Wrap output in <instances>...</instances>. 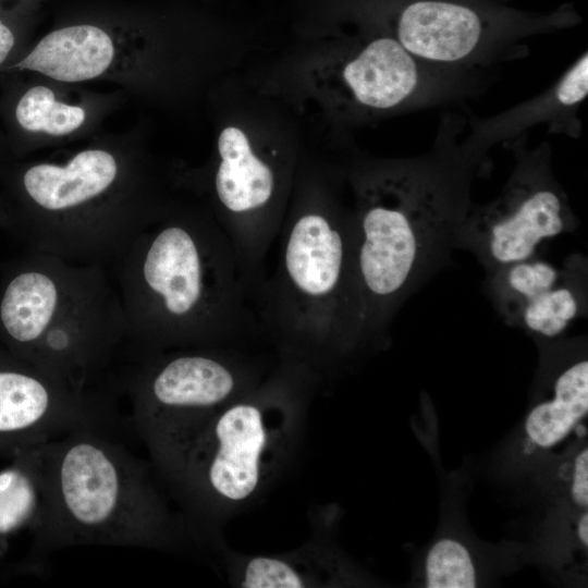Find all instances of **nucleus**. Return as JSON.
I'll return each instance as SVG.
<instances>
[{"mask_svg": "<svg viewBox=\"0 0 588 588\" xmlns=\"http://www.w3.org/2000/svg\"><path fill=\"white\" fill-rule=\"evenodd\" d=\"M7 225V211L2 196L0 195V230H4ZM1 268V262H0Z\"/></svg>", "mask_w": 588, "mask_h": 588, "instance_id": "23", "label": "nucleus"}, {"mask_svg": "<svg viewBox=\"0 0 588 588\" xmlns=\"http://www.w3.org/2000/svg\"><path fill=\"white\" fill-rule=\"evenodd\" d=\"M240 586L245 588L306 587L305 575L284 559L273 556L250 558L242 568Z\"/></svg>", "mask_w": 588, "mask_h": 588, "instance_id": "19", "label": "nucleus"}, {"mask_svg": "<svg viewBox=\"0 0 588 588\" xmlns=\"http://www.w3.org/2000/svg\"><path fill=\"white\" fill-rule=\"evenodd\" d=\"M588 413V362L580 359L555 379L553 397L536 405L525 420L528 440L549 449L564 440Z\"/></svg>", "mask_w": 588, "mask_h": 588, "instance_id": "15", "label": "nucleus"}, {"mask_svg": "<svg viewBox=\"0 0 588 588\" xmlns=\"http://www.w3.org/2000/svg\"><path fill=\"white\" fill-rule=\"evenodd\" d=\"M2 1L4 0H0V5H2L1 4ZM44 1H48V0H17L19 3L35 4V5H41Z\"/></svg>", "mask_w": 588, "mask_h": 588, "instance_id": "24", "label": "nucleus"}, {"mask_svg": "<svg viewBox=\"0 0 588 588\" xmlns=\"http://www.w3.org/2000/svg\"><path fill=\"white\" fill-rule=\"evenodd\" d=\"M145 135L136 122L64 155L12 160L0 175L4 230L25 250L110 269L174 203Z\"/></svg>", "mask_w": 588, "mask_h": 588, "instance_id": "1", "label": "nucleus"}, {"mask_svg": "<svg viewBox=\"0 0 588 588\" xmlns=\"http://www.w3.org/2000/svg\"><path fill=\"white\" fill-rule=\"evenodd\" d=\"M40 493L37 548H163L175 530L148 467L105 427L21 450Z\"/></svg>", "mask_w": 588, "mask_h": 588, "instance_id": "3", "label": "nucleus"}, {"mask_svg": "<svg viewBox=\"0 0 588 588\" xmlns=\"http://www.w3.org/2000/svg\"><path fill=\"white\" fill-rule=\"evenodd\" d=\"M110 269L130 353L264 336L235 250L208 208L174 200Z\"/></svg>", "mask_w": 588, "mask_h": 588, "instance_id": "2", "label": "nucleus"}, {"mask_svg": "<svg viewBox=\"0 0 588 588\" xmlns=\"http://www.w3.org/2000/svg\"><path fill=\"white\" fill-rule=\"evenodd\" d=\"M571 499L580 509L588 506V449L585 446L575 457L569 483Z\"/></svg>", "mask_w": 588, "mask_h": 588, "instance_id": "20", "label": "nucleus"}, {"mask_svg": "<svg viewBox=\"0 0 588 588\" xmlns=\"http://www.w3.org/2000/svg\"><path fill=\"white\" fill-rule=\"evenodd\" d=\"M109 269L25 250L0 268V344L48 371L117 298Z\"/></svg>", "mask_w": 588, "mask_h": 588, "instance_id": "7", "label": "nucleus"}, {"mask_svg": "<svg viewBox=\"0 0 588 588\" xmlns=\"http://www.w3.org/2000/svg\"><path fill=\"white\" fill-rule=\"evenodd\" d=\"M306 368L281 362L266 379L220 407L181 452L166 476L203 515L240 505L259 490L277 441L270 413L303 380Z\"/></svg>", "mask_w": 588, "mask_h": 588, "instance_id": "8", "label": "nucleus"}, {"mask_svg": "<svg viewBox=\"0 0 588 588\" xmlns=\"http://www.w3.org/2000/svg\"><path fill=\"white\" fill-rule=\"evenodd\" d=\"M111 391L75 387L0 344V443L24 450L82 427H105Z\"/></svg>", "mask_w": 588, "mask_h": 588, "instance_id": "11", "label": "nucleus"}, {"mask_svg": "<svg viewBox=\"0 0 588 588\" xmlns=\"http://www.w3.org/2000/svg\"><path fill=\"white\" fill-rule=\"evenodd\" d=\"M428 588H473L477 577L471 556L461 542L450 538L437 541L425 562Z\"/></svg>", "mask_w": 588, "mask_h": 588, "instance_id": "17", "label": "nucleus"}, {"mask_svg": "<svg viewBox=\"0 0 588 588\" xmlns=\"http://www.w3.org/2000/svg\"><path fill=\"white\" fill-rule=\"evenodd\" d=\"M576 534H577V538L580 544L587 548L588 547V513L586 510L578 519Z\"/></svg>", "mask_w": 588, "mask_h": 588, "instance_id": "21", "label": "nucleus"}, {"mask_svg": "<svg viewBox=\"0 0 588 588\" xmlns=\"http://www.w3.org/2000/svg\"><path fill=\"white\" fill-rule=\"evenodd\" d=\"M494 277L503 309L538 335H560L581 310L575 285L543 260L515 262L497 270Z\"/></svg>", "mask_w": 588, "mask_h": 588, "instance_id": "13", "label": "nucleus"}, {"mask_svg": "<svg viewBox=\"0 0 588 588\" xmlns=\"http://www.w3.org/2000/svg\"><path fill=\"white\" fill-rule=\"evenodd\" d=\"M497 16L466 0H404L393 36L417 61L458 64L479 52L498 30Z\"/></svg>", "mask_w": 588, "mask_h": 588, "instance_id": "12", "label": "nucleus"}, {"mask_svg": "<svg viewBox=\"0 0 588 588\" xmlns=\"http://www.w3.org/2000/svg\"><path fill=\"white\" fill-rule=\"evenodd\" d=\"M574 225L564 191L549 169L548 154L522 152L501 194L460 226L455 241L467 243L497 271L531 259L539 244Z\"/></svg>", "mask_w": 588, "mask_h": 588, "instance_id": "9", "label": "nucleus"}, {"mask_svg": "<svg viewBox=\"0 0 588 588\" xmlns=\"http://www.w3.org/2000/svg\"><path fill=\"white\" fill-rule=\"evenodd\" d=\"M39 5H0V72L20 58L34 37Z\"/></svg>", "mask_w": 588, "mask_h": 588, "instance_id": "18", "label": "nucleus"}, {"mask_svg": "<svg viewBox=\"0 0 588 588\" xmlns=\"http://www.w3.org/2000/svg\"><path fill=\"white\" fill-rule=\"evenodd\" d=\"M128 355L120 389L131 400L134 429L164 476L208 418L262 380L258 365L231 346Z\"/></svg>", "mask_w": 588, "mask_h": 588, "instance_id": "6", "label": "nucleus"}, {"mask_svg": "<svg viewBox=\"0 0 588 588\" xmlns=\"http://www.w3.org/2000/svg\"><path fill=\"white\" fill-rule=\"evenodd\" d=\"M353 213L308 203L281 222L253 303L281 360L318 375L356 345ZM269 258V257H268Z\"/></svg>", "mask_w": 588, "mask_h": 588, "instance_id": "4", "label": "nucleus"}, {"mask_svg": "<svg viewBox=\"0 0 588 588\" xmlns=\"http://www.w3.org/2000/svg\"><path fill=\"white\" fill-rule=\"evenodd\" d=\"M118 88L61 82L33 72L0 74V127L13 159L61 149L103 130L125 101Z\"/></svg>", "mask_w": 588, "mask_h": 588, "instance_id": "10", "label": "nucleus"}, {"mask_svg": "<svg viewBox=\"0 0 588 588\" xmlns=\"http://www.w3.org/2000/svg\"><path fill=\"white\" fill-rule=\"evenodd\" d=\"M353 99L370 109H392L421 87L418 61L391 36L371 39L342 70Z\"/></svg>", "mask_w": 588, "mask_h": 588, "instance_id": "14", "label": "nucleus"}, {"mask_svg": "<svg viewBox=\"0 0 588 588\" xmlns=\"http://www.w3.org/2000/svg\"><path fill=\"white\" fill-rule=\"evenodd\" d=\"M23 467L0 474V532H7L30 517L37 520L39 488L33 471L21 456Z\"/></svg>", "mask_w": 588, "mask_h": 588, "instance_id": "16", "label": "nucleus"}, {"mask_svg": "<svg viewBox=\"0 0 588 588\" xmlns=\"http://www.w3.org/2000/svg\"><path fill=\"white\" fill-rule=\"evenodd\" d=\"M14 160L8 148L3 132L0 127V175L4 168Z\"/></svg>", "mask_w": 588, "mask_h": 588, "instance_id": "22", "label": "nucleus"}, {"mask_svg": "<svg viewBox=\"0 0 588 588\" xmlns=\"http://www.w3.org/2000/svg\"><path fill=\"white\" fill-rule=\"evenodd\" d=\"M440 175L422 164L362 186L353 212V299L357 344L381 333L466 215Z\"/></svg>", "mask_w": 588, "mask_h": 588, "instance_id": "5", "label": "nucleus"}]
</instances>
